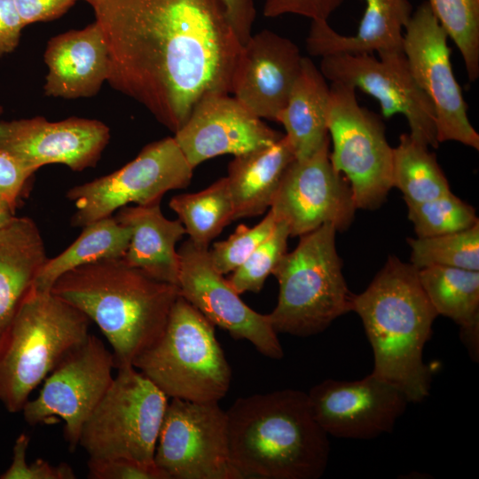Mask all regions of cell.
<instances>
[{
	"instance_id": "cell-1",
	"label": "cell",
	"mask_w": 479,
	"mask_h": 479,
	"mask_svg": "<svg viewBox=\"0 0 479 479\" xmlns=\"http://www.w3.org/2000/svg\"><path fill=\"white\" fill-rule=\"evenodd\" d=\"M107 82L176 133L209 93H231L242 48L221 0H104L93 7Z\"/></svg>"
},
{
	"instance_id": "cell-2",
	"label": "cell",
	"mask_w": 479,
	"mask_h": 479,
	"mask_svg": "<svg viewBox=\"0 0 479 479\" xmlns=\"http://www.w3.org/2000/svg\"><path fill=\"white\" fill-rule=\"evenodd\" d=\"M226 413L231 459L242 479L324 475L328 435L316 420L307 393L287 389L240 397Z\"/></svg>"
},
{
	"instance_id": "cell-3",
	"label": "cell",
	"mask_w": 479,
	"mask_h": 479,
	"mask_svg": "<svg viewBox=\"0 0 479 479\" xmlns=\"http://www.w3.org/2000/svg\"><path fill=\"white\" fill-rule=\"evenodd\" d=\"M51 291L97 324L113 349L115 368L132 365L161 337L180 295L177 285L153 279L122 258L75 268Z\"/></svg>"
},
{
	"instance_id": "cell-4",
	"label": "cell",
	"mask_w": 479,
	"mask_h": 479,
	"mask_svg": "<svg viewBox=\"0 0 479 479\" xmlns=\"http://www.w3.org/2000/svg\"><path fill=\"white\" fill-rule=\"evenodd\" d=\"M352 311L359 316L373 352L372 373L400 389L409 402L428 397L432 373L423 350L438 315L418 270L389 256L365 290L354 294Z\"/></svg>"
},
{
	"instance_id": "cell-5",
	"label": "cell",
	"mask_w": 479,
	"mask_h": 479,
	"mask_svg": "<svg viewBox=\"0 0 479 479\" xmlns=\"http://www.w3.org/2000/svg\"><path fill=\"white\" fill-rule=\"evenodd\" d=\"M90 318L33 286L0 338V401L21 412L32 391L88 337Z\"/></svg>"
},
{
	"instance_id": "cell-6",
	"label": "cell",
	"mask_w": 479,
	"mask_h": 479,
	"mask_svg": "<svg viewBox=\"0 0 479 479\" xmlns=\"http://www.w3.org/2000/svg\"><path fill=\"white\" fill-rule=\"evenodd\" d=\"M336 229L325 224L300 236L272 275L279 282L278 302L269 313L275 331L307 337L320 334L337 318L352 311L354 294L342 273Z\"/></svg>"
},
{
	"instance_id": "cell-7",
	"label": "cell",
	"mask_w": 479,
	"mask_h": 479,
	"mask_svg": "<svg viewBox=\"0 0 479 479\" xmlns=\"http://www.w3.org/2000/svg\"><path fill=\"white\" fill-rule=\"evenodd\" d=\"M132 365L168 397L186 401L219 402L232 381L215 326L181 295L161 337Z\"/></svg>"
},
{
	"instance_id": "cell-8",
	"label": "cell",
	"mask_w": 479,
	"mask_h": 479,
	"mask_svg": "<svg viewBox=\"0 0 479 479\" xmlns=\"http://www.w3.org/2000/svg\"><path fill=\"white\" fill-rule=\"evenodd\" d=\"M117 370L83 424L78 445L90 459L124 458L155 464L168 397L133 365Z\"/></svg>"
},
{
	"instance_id": "cell-9",
	"label": "cell",
	"mask_w": 479,
	"mask_h": 479,
	"mask_svg": "<svg viewBox=\"0 0 479 479\" xmlns=\"http://www.w3.org/2000/svg\"><path fill=\"white\" fill-rule=\"evenodd\" d=\"M326 124L331 163L348 180L357 208H379L392 188L393 160L381 119L358 104L354 87L331 82Z\"/></svg>"
},
{
	"instance_id": "cell-10",
	"label": "cell",
	"mask_w": 479,
	"mask_h": 479,
	"mask_svg": "<svg viewBox=\"0 0 479 479\" xmlns=\"http://www.w3.org/2000/svg\"><path fill=\"white\" fill-rule=\"evenodd\" d=\"M192 170L174 137L152 142L118 170L67 192L75 206L71 224L82 228L128 204L161 201L167 192L187 187Z\"/></svg>"
},
{
	"instance_id": "cell-11",
	"label": "cell",
	"mask_w": 479,
	"mask_h": 479,
	"mask_svg": "<svg viewBox=\"0 0 479 479\" xmlns=\"http://www.w3.org/2000/svg\"><path fill=\"white\" fill-rule=\"evenodd\" d=\"M154 463L169 479H242L231 459L227 413L218 402L172 398Z\"/></svg>"
},
{
	"instance_id": "cell-12",
	"label": "cell",
	"mask_w": 479,
	"mask_h": 479,
	"mask_svg": "<svg viewBox=\"0 0 479 479\" xmlns=\"http://www.w3.org/2000/svg\"><path fill=\"white\" fill-rule=\"evenodd\" d=\"M114 357L93 334L70 351L43 381L38 396L21 412L31 426L65 422L64 436L71 451L79 444L83 424L113 381Z\"/></svg>"
},
{
	"instance_id": "cell-13",
	"label": "cell",
	"mask_w": 479,
	"mask_h": 479,
	"mask_svg": "<svg viewBox=\"0 0 479 479\" xmlns=\"http://www.w3.org/2000/svg\"><path fill=\"white\" fill-rule=\"evenodd\" d=\"M404 30L403 52L417 84L433 105L438 143L456 141L479 150V135L468 119L452 71L448 35L428 2L412 12Z\"/></svg>"
},
{
	"instance_id": "cell-14",
	"label": "cell",
	"mask_w": 479,
	"mask_h": 479,
	"mask_svg": "<svg viewBox=\"0 0 479 479\" xmlns=\"http://www.w3.org/2000/svg\"><path fill=\"white\" fill-rule=\"evenodd\" d=\"M341 53L321 57L319 70L331 82H343L378 100L385 118L401 114L416 141L437 148L436 122L433 105L417 84L401 51Z\"/></svg>"
},
{
	"instance_id": "cell-15",
	"label": "cell",
	"mask_w": 479,
	"mask_h": 479,
	"mask_svg": "<svg viewBox=\"0 0 479 479\" xmlns=\"http://www.w3.org/2000/svg\"><path fill=\"white\" fill-rule=\"evenodd\" d=\"M329 147L330 138L311 156L294 159L271 205L276 222L285 223L292 237L325 224L342 232L354 219L357 207L350 185L333 167Z\"/></svg>"
},
{
	"instance_id": "cell-16",
	"label": "cell",
	"mask_w": 479,
	"mask_h": 479,
	"mask_svg": "<svg viewBox=\"0 0 479 479\" xmlns=\"http://www.w3.org/2000/svg\"><path fill=\"white\" fill-rule=\"evenodd\" d=\"M177 253L180 295L235 340L248 341L267 357L282 358L284 351L269 315L255 311L241 300L228 279L214 267L208 248L198 247L188 240Z\"/></svg>"
},
{
	"instance_id": "cell-17",
	"label": "cell",
	"mask_w": 479,
	"mask_h": 479,
	"mask_svg": "<svg viewBox=\"0 0 479 479\" xmlns=\"http://www.w3.org/2000/svg\"><path fill=\"white\" fill-rule=\"evenodd\" d=\"M307 395L328 436L355 440L390 433L410 403L400 389L373 373L351 381L327 379Z\"/></svg>"
},
{
	"instance_id": "cell-18",
	"label": "cell",
	"mask_w": 479,
	"mask_h": 479,
	"mask_svg": "<svg viewBox=\"0 0 479 479\" xmlns=\"http://www.w3.org/2000/svg\"><path fill=\"white\" fill-rule=\"evenodd\" d=\"M110 139L100 121L69 117L50 122L43 116L0 121V152L27 169L59 163L74 171L95 167Z\"/></svg>"
},
{
	"instance_id": "cell-19",
	"label": "cell",
	"mask_w": 479,
	"mask_h": 479,
	"mask_svg": "<svg viewBox=\"0 0 479 479\" xmlns=\"http://www.w3.org/2000/svg\"><path fill=\"white\" fill-rule=\"evenodd\" d=\"M283 136L235 97L209 93L195 104L174 138L194 169L216 156H237L270 145Z\"/></svg>"
},
{
	"instance_id": "cell-20",
	"label": "cell",
	"mask_w": 479,
	"mask_h": 479,
	"mask_svg": "<svg viewBox=\"0 0 479 479\" xmlns=\"http://www.w3.org/2000/svg\"><path fill=\"white\" fill-rule=\"evenodd\" d=\"M303 57L290 39L271 30L242 45L231 93L261 119L277 122L300 73Z\"/></svg>"
},
{
	"instance_id": "cell-21",
	"label": "cell",
	"mask_w": 479,
	"mask_h": 479,
	"mask_svg": "<svg viewBox=\"0 0 479 479\" xmlns=\"http://www.w3.org/2000/svg\"><path fill=\"white\" fill-rule=\"evenodd\" d=\"M48 74L44 94L63 98L96 95L107 82L110 57L100 24L59 34L48 42L44 52Z\"/></svg>"
},
{
	"instance_id": "cell-22",
	"label": "cell",
	"mask_w": 479,
	"mask_h": 479,
	"mask_svg": "<svg viewBox=\"0 0 479 479\" xmlns=\"http://www.w3.org/2000/svg\"><path fill=\"white\" fill-rule=\"evenodd\" d=\"M366 8L355 35H343L327 20H313L306 38L308 52L333 54L382 53L403 51V31L412 14L409 0H365Z\"/></svg>"
},
{
	"instance_id": "cell-23",
	"label": "cell",
	"mask_w": 479,
	"mask_h": 479,
	"mask_svg": "<svg viewBox=\"0 0 479 479\" xmlns=\"http://www.w3.org/2000/svg\"><path fill=\"white\" fill-rule=\"evenodd\" d=\"M114 218L131 232L124 262L153 279L177 286L180 261L176 244L185 234L180 220L165 217L161 201L124 206Z\"/></svg>"
},
{
	"instance_id": "cell-24",
	"label": "cell",
	"mask_w": 479,
	"mask_h": 479,
	"mask_svg": "<svg viewBox=\"0 0 479 479\" xmlns=\"http://www.w3.org/2000/svg\"><path fill=\"white\" fill-rule=\"evenodd\" d=\"M48 257L33 219L14 216L0 228V338Z\"/></svg>"
},
{
	"instance_id": "cell-25",
	"label": "cell",
	"mask_w": 479,
	"mask_h": 479,
	"mask_svg": "<svg viewBox=\"0 0 479 479\" xmlns=\"http://www.w3.org/2000/svg\"><path fill=\"white\" fill-rule=\"evenodd\" d=\"M294 159L285 134L270 145L234 156L226 177L234 220L259 216L271 208L282 177Z\"/></svg>"
},
{
	"instance_id": "cell-26",
	"label": "cell",
	"mask_w": 479,
	"mask_h": 479,
	"mask_svg": "<svg viewBox=\"0 0 479 479\" xmlns=\"http://www.w3.org/2000/svg\"><path fill=\"white\" fill-rule=\"evenodd\" d=\"M326 80L312 60L303 57L287 102L278 115L297 160L311 156L330 138L326 124L330 86Z\"/></svg>"
},
{
	"instance_id": "cell-27",
	"label": "cell",
	"mask_w": 479,
	"mask_h": 479,
	"mask_svg": "<svg viewBox=\"0 0 479 479\" xmlns=\"http://www.w3.org/2000/svg\"><path fill=\"white\" fill-rule=\"evenodd\" d=\"M420 285L436 311L460 328V338L473 360L479 355V271L447 266L418 270Z\"/></svg>"
},
{
	"instance_id": "cell-28",
	"label": "cell",
	"mask_w": 479,
	"mask_h": 479,
	"mask_svg": "<svg viewBox=\"0 0 479 479\" xmlns=\"http://www.w3.org/2000/svg\"><path fill=\"white\" fill-rule=\"evenodd\" d=\"M130 235V229L112 216L85 225L70 246L55 257L45 260L33 287L37 290L50 291L60 276L75 268L103 259L122 258Z\"/></svg>"
},
{
	"instance_id": "cell-29",
	"label": "cell",
	"mask_w": 479,
	"mask_h": 479,
	"mask_svg": "<svg viewBox=\"0 0 479 479\" xmlns=\"http://www.w3.org/2000/svg\"><path fill=\"white\" fill-rule=\"evenodd\" d=\"M189 240L198 247L209 243L234 220L233 202L226 177L194 193H182L169 200Z\"/></svg>"
},
{
	"instance_id": "cell-30",
	"label": "cell",
	"mask_w": 479,
	"mask_h": 479,
	"mask_svg": "<svg viewBox=\"0 0 479 479\" xmlns=\"http://www.w3.org/2000/svg\"><path fill=\"white\" fill-rule=\"evenodd\" d=\"M392 187L398 188L407 204L437 198L450 186L435 153L428 146L404 133L393 148Z\"/></svg>"
},
{
	"instance_id": "cell-31",
	"label": "cell",
	"mask_w": 479,
	"mask_h": 479,
	"mask_svg": "<svg viewBox=\"0 0 479 479\" xmlns=\"http://www.w3.org/2000/svg\"><path fill=\"white\" fill-rule=\"evenodd\" d=\"M407 241L410 263L417 270L447 266L479 271V222L463 231Z\"/></svg>"
},
{
	"instance_id": "cell-32",
	"label": "cell",
	"mask_w": 479,
	"mask_h": 479,
	"mask_svg": "<svg viewBox=\"0 0 479 479\" xmlns=\"http://www.w3.org/2000/svg\"><path fill=\"white\" fill-rule=\"evenodd\" d=\"M431 11L459 49L470 82L479 77V0H428Z\"/></svg>"
},
{
	"instance_id": "cell-33",
	"label": "cell",
	"mask_w": 479,
	"mask_h": 479,
	"mask_svg": "<svg viewBox=\"0 0 479 479\" xmlns=\"http://www.w3.org/2000/svg\"><path fill=\"white\" fill-rule=\"evenodd\" d=\"M417 237H433L468 229L479 222L475 208L451 191L432 200L407 204Z\"/></svg>"
},
{
	"instance_id": "cell-34",
	"label": "cell",
	"mask_w": 479,
	"mask_h": 479,
	"mask_svg": "<svg viewBox=\"0 0 479 479\" xmlns=\"http://www.w3.org/2000/svg\"><path fill=\"white\" fill-rule=\"evenodd\" d=\"M289 237L286 224L277 222L271 234L229 277L228 281L237 293L262 290L266 279L287 253Z\"/></svg>"
},
{
	"instance_id": "cell-35",
	"label": "cell",
	"mask_w": 479,
	"mask_h": 479,
	"mask_svg": "<svg viewBox=\"0 0 479 479\" xmlns=\"http://www.w3.org/2000/svg\"><path fill=\"white\" fill-rule=\"evenodd\" d=\"M276 223L269 210L253 227L240 224L228 239L214 243L208 255L216 270L223 275L232 272L271 234Z\"/></svg>"
},
{
	"instance_id": "cell-36",
	"label": "cell",
	"mask_w": 479,
	"mask_h": 479,
	"mask_svg": "<svg viewBox=\"0 0 479 479\" xmlns=\"http://www.w3.org/2000/svg\"><path fill=\"white\" fill-rule=\"evenodd\" d=\"M29 437L26 434L18 436L13 446V457L10 467L0 475L1 479H75L72 467L61 463L57 466L37 459L27 463L26 456Z\"/></svg>"
},
{
	"instance_id": "cell-37",
	"label": "cell",
	"mask_w": 479,
	"mask_h": 479,
	"mask_svg": "<svg viewBox=\"0 0 479 479\" xmlns=\"http://www.w3.org/2000/svg\"><path fill=\"white\" fill-rule=\"evenodd\" d=\"M88 476L92 479H169L155 464L117 458L88 460Z\"/></svg>"
},
{
	"instance_id": "cell-38",
	"label": "cell",
	"mask_w": 479,
	"mask_h": 479,
	"mask_svg": "<svg viewBox=\"0 0 479 479\" xmlns=\"http://www.w3.org/2000/svg\"><path fill=\"white\" fill-rule=\"evenodd\" d=\"M34 174L12 156L0 152V201L15 212Z\"/></svg>"
},
{
	"instance_id": "cell-39",
	"label": "cell",
	"mask_w": 479,
	"mask_h": 479,
	"mask_svg": "<svg viewBox=\"0 0 479 479\" xmlns=\"http://www.w3.org/2000/svg\"><path fill=\"white\" fill-rule=\"evenodd\" d=\"M344 0H265L263 14L274 18L292 13L311 20H327Z\"/></svg>"
},
{
	"instance_id": "cell-40",
	"label": "cell",
	"mask_w": 479,
	"mask_h": 479,
	"mask_svg": "<svg viewBox=\"0 0 479 479\" xmlns=\"http://www.w3.org/2000/svg\"><path fill=\"white\" fill-rule=\"evenodd\" d=\"M24 24L50 21L61 17L76 0H13Z\"/></svg>"
},
{
	"instance_id": "cell-41",
	"label": "cell",
	"mask_w": 479,
	"mask_h": 479,
	"mask_svg": "<svg viewBox=\"0 0 479 479\" xmlns=\"http://www.w3.org/2000/svg\"><path fill=\"white\" fill-rule=\"evenodd\" d=\"M24 27L13 0H0V56L18 47Z\"/></svg>"
},
{
	"instance_id": "cell-42",
	"label": "cell",
	"mask_w": 479,
	"mask_h": 479,
	"mask_svg": "<svg viewBox=\"0 0 479 479\" xmlns=\"http://www.w3.org/2000/svg\"><path fill=\"white\" fill-rule=\"evenodd\" d=\"M228 20L243 45L252 35L255 19V0H221Z\"/></svg>"
},
{
	"instance_id": "cell-43",
	"label": "cell",
	"mask_w": 479,
	"mask_h": 479,
	"mask_svg": "<svg viewBox=\"0 0 479 479\" xmlns=\"http://www.w3.org/2000/svg\"><path fill=\"white\" fill-rule=\"evenodd\" d=\"M14 217L12 211L6 204L0 201V228L9 223Z\"/></svg>"
},
{
	"instance_id": "cell-44",
	"label": "cell",
	"mask_w": 479,
	"mask_h": 479,
	"mask_svg": "<svg viewBox=\"0 0 479 479\" xmlns=\"http://www.w3.org/2000/svg\"><path fill=\"white\" fill-rule=\"evenodd\" d=\"M84 1L89 3L93 8L94 6H96L97 4H98L99 3H101L104 0H84Z\"/></svg>"
},
{
	"instance_id": "cell-45",
	"label": "cell",
	"mask_w": 479,
	"mask_h": 479,
	"mask_svg": "<svg viewBox=\"0 0 479 479\" xmlns=\"http://www.w3.org/2000/svg\"><path fill=\"white\" fill-rule=\"evenodd\" d=\"M4 112L2 106L0 105V114Z\"/></svg>"
}]
</instances>
